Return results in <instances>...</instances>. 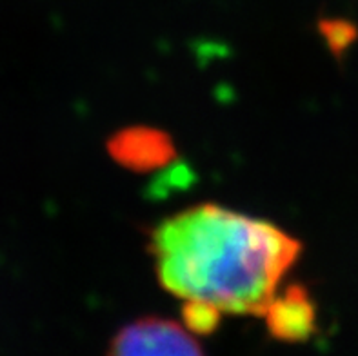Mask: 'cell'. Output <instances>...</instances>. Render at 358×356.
Segmentation results:
<instances>
[{
  "instance_id": "obj_1",
  "label": "cell",
  "mask_w": 358,
  "mask_h": 356,
  "mask_svg": "<svg viewBox=\"0 0 358 356\" xmlns=\"http://www.w3.org/2000/svg\"><path fill=\"white\" fill-rule=\"evenodd\" d=\"M150 248L159 282L180 300L264 316L302 243L268 220L200 204L160 222Z\"/></svg>"
},
{
  "instance_id": "obj_5",
  "label": "cell",
  "mask_w": 358,
  "mask_h": 356,
  "mask_svg": "<svg viewBox=\"0 0 358 356\" xmlns=\"http://www.w3.org/2000/svg\"><path fill=\"white\" fill-rule=\"evenodd\" d=\"M222 311L218 307L196 300H186L182 306V320L193 334H211L220 324Z\"/></svg>"
},
{
  "instance_id": "obj_3",
  "label": "cell",
  "mask_w": 358,
  "mask_h": 356,
  "mask_svg": "<svg viewBox=\"0 0 358 356\" xmlns=\"http://www.w3.org/2000/svg\"><path fill=\"white\" fill-rule=\"evenodd\" d=\"M268 331L275 340L306 342L317 331V309L309 291L299 284L286 287L273 298L264 313Z\"/></svg>"
},
{
  "instance_id": "obj_6",
  "label": "cell",
  "mask_w": 358,
  "mask_h": 356,
  "mask_svg": "<svg viewBox=\"0 0 358 356\" xmlns=\"http://www.w3.org/2000/svg\"><path fill=\"white\" fill-rule=\"evenodd\" d=\"M320 31L326 36L329 45H331L335 51L345 50L348 45L353 42V38L357 36V27L355 24L348 22V20H342V18H327L320 22Z\"/></svg>"
},
{
  "instance_id": "obj_2",
  "label": "cell",
  "mask_w": 358,
  "mask_h": 356,
  "mask_svg": "<svg viewBox=\"0 0 358 356\" xmlns=\"http://www.w3.org/2000/svg\"><path fill=\"white\" fill-rule=\"evenodd\" d=\"M108 356H204V351L186 325L144 316L115 334Z\"/></svg>"
},
{
  "instance_id": "obj_4",
  "label": "cell",
  "mask_w": 358,
  "mask_h": 356,
  "mask_svg": "<svg viewBox=\"0 0 358 356\" xmlns=\"http://www.w3.org/2000/svg\"><path fill=\"white\" fill-rule=\"evenodd\" d=\"M109 155L127 169L150 171L175 157L173 142L164 131L153 127H127L109 140Z\"/></svg>"
}]
</instances>
